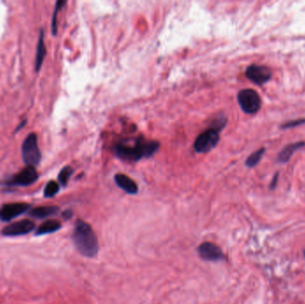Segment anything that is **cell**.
Listing matches in <instances>:
<instances>
[{
  "mask_svg": "<svg viewBox=\"0 0 305 304\" xmlns=\"http://www.w3.org/2000/svg\"><path fill=\"white\" fill-rule=\"evenodd\" d=\"M160 144L156 141H148L139 138L132 142H122L115 145L114 151L121 159L129 162H138L142 158H147L158 151Z\"/></svg>",
  "mask_w": 305,
  "mask_h": 304,
  "instance_id": "obj_1",
  "label": "cell"
},
{
  "mask_svg": "<svg viewBox=\"0 0 305 304\" xmlns=\"http://www.w3.org/2000/svg\"><path fill=\"white\" fill-rule=\"evenodd\" d=\"M72 239L75 246L88 258L95 257L98 252V241L91 226L82 219L75 223Z\"/></svg>",
  "mask_w": 305,
  "mask_h": 304,
  "instance_id": "obj_2",
  "label": "cell"
},
{
  "mask_svg": "<svg viewBox=\"0 0 305 304\" xmlns=\"http://www.w3.org/2000/svg\"><path fill=\"white\" fill-rule=\"evenodd\" d=\"M21 156L27 166L35 167L41 160V154L38 145V138L34 133L29 135L21 145Z\"/></svg>",
  "mask_w": 305,
  "mask_h": 304,
  "instance_id": "obj_3",
  "label": "cell"
},
{
  "mask_svg": "<svg viewBox=\"0 0 305 304\" xmlns=\"http://www.w3.org/2000/svg\"><path fill=\"white\" fill-rule=\"evenodd\" d=\"M238 104L245 113L253 114L257 113L262 106L259 94L253 89H244L238 93Z\"/></svg>",
  "mask_w": 305,
  "mask_h": 304,
  "instance_id": "obj_4",
  "label": "cell"
},
{
  "mask_svg": "<svg viewBox=\"0 0 305 304\" xmlns=\"http://www.w3.org/2000/svg\"><path fill=\"white\" fill-rule=\"evenodd\" d=\"M220 141L219 131L209 129L199 135L194 143V149L198 154H205L213 150Z\"/></svg>",
  "mask_w": 305,
  "mask_h": 304,
  "instance_id": "obj_5",
  "label": "cell"
},
{
  "mask_svg": "<svg viewBox=\"0 0 305 304\" xmlns=\"http://www.w3.org/2000/svg\"><path fill=\"white\" fill-rule=\"evenodd\" d=\"M245 75L253 83L258 85H263L265 82L270 81L272 73L270 69L266 66L252 64L247 68V70L245 71Z\"/></svg>",
  "mask_w": 305,
  "mask_h": 304,
  "instance_id": "obj_6",
  "label": "cell"
},
{
  "mask_svg": "<svg viewBox=\"0 0 305 304\" xmlns=\"http://www.w3.org/2000/svg\"><path fill=\"white\" fill-rule=\"evenodd\" d=\"M198 254L201 259L207 262H219L224 259L221 249L210 242H205L199 245Z\"/></svg>",
  "mask_w": 305,
  "mask_h": 304,
  "instance_id": "obj_7",
  "label": "cell"
},
{
  "mask_svg": "<svg viewBox=\"0 0 305 304\" xmlns=\"http://www.w3.org/2000/svg\"><path fill=\"white\" fill-rule=\"evenodd\" d=\"M29 208L30 205L24 202H14L3 205L0 208V219L2 221H10L27 212Z\"/></svg>",
  "mask_w": 305,
  "mask_h": 304,
  "instance_id": "obj_8",
  "label": "cell"
},
{
  "mask_svg": "<svg viewBox=\"0 0 305 304\" xmlns=\"http://www.w3.org/2000/svg\"><path fill=\"white\" fill-rule=\"evenodd\" d=\"M35 224L30 219H22L11 224L4 229L2 233L7 237H17L26 235L34 230Z\"/></svg>",
  "mask_w": 305,
  "mask_h": 304,
  "instance_id": "obj_9",
  "label": "cell"
},
{
  "mask_svg": "<svg viewBox=\"0 0 305 304\" xmlns=\"http://www.w3.org/2000/svg\"><path fill=\"white\" fill-rule=\"evenodd\" d=\"M38 178H39V175L36 171L35 167L27 166L12 179L10 184L14 185V186L26 187V186L33 184L37 181Z\"/></svg>",
  "mask_w": 305,
  "mask_h": 304,
  "instance_id": "obj_10",
  "label": "cell"
},
{
  "mask_svg": "<svg viewBox=\"0 0 305 304\" xmlns=\"http://www.w3.org/2000/svg\"><path fill=\"white\" fill-rule=\"evenodd\" d=\"M114 181L119 188L128 194L135 195L139 191L138 185L136 184L135 181L124 174H116L114 176Z\"/></svg>",
  "mask_w": 305,
  "mask_h": 304,
  "instance_id": "obj_11",
  "label": "cell"
},
{
  "mask_svg": "<svg viewBox=\"0 0 305 304\" xmlns=\"http://www.w3.org/2000/svg\"><path fill=\"white\" fill-rule=\"evenodd\" d=\"M46 49L44 42V33L43 31H40L39 33V42L37 45V52H36L35 68L37 72L39 71L40 68L42 66L43 62L46 57Z\"/></svg>",
  "mask_w": 305,
  "mask_h": 304,
  "instance_id": "obj_12",
  "label": "cell"
},
{
  "mask_svg": "<svg viewBox=\"0 0 305 304\" xmlns=\"http://www.w3.org/2000/svg\"><path fill=\"white\" fill-rule=\"evenodd\" d=\"M59 211L57 206H39L33 209L30 212V214L37 219H45L50 216L55 215Z\"/></svg>",
  "mask_w": 305,
  "mask_h": 304,
  "instance_id": "obj_13",
  "label": "cell"
},
{
  "mask_svg": "<svg viewBox=\"0 0 305 304\" xmlns=\"http://www.w3.org/2000/svg\"><path fill=\"white\" fill-rule=\"evenodd\" d=\"M61 229V223L56 219H49L42 223L39 229L37 230L36 235L37 236H41V235H46V234L54 233L57 230Z\"/></svg>",
  "mask_w": 305,
  "mask_h": 304,
  "instance_id": "obj_14",
  "label": "cell"
},
{
  "mask_svg": "<svg viewBox=\"0 0 305 304\" xmlns=\"http://www.w3.org/2000/svg\"><path fill=\"white\" fill-rule=\"evenodd\" d=\"M304 145L303 142H298V143H295V144H291L288 145L287 147L283 149V151H281V154L278 155V161L285 163L288 162V160L291 158L293 154L298 150L300 147H302Z\"/></svg>",
  "mask_w": 305,
  "mask_h": 304,
  "instance_id": "obj_15",
  "label": "cell"
},
{
  "mask_svg": "<svg viewBox=\"0 0 305 304\" xmlns=\"http://www.w3.org/2000/svg\"><path fill=\"white\" fill-rule=\"evenodd\" d=\"M59 188V185L56 181H49L44 189V195L46 197H53L58 193Z\"/></svg>",
  "mask_w": 305,
  "mask_h": 304,
  "instance_id": "obj_16",
  "label": "cell"
},
{
  "mask_svg": "<svg viewBox=\"0 0 305 304\" xmlns=\"http://www.w3.org/2000/svg\"><path fill=\"white\" fill-rule=\"evenodd\" d=\"M263 153H264V148L260 149L258 151L253 153L252 155L249 156L245 164L247 167H255L257 165V163H259L260 160L262 159V156H263Z\"/></svg>",
  "mask_w": 305,
  "mask_h": 304,
  "instance_id": "obj_17",
  "label": "cell"
},
{
  "mask_svg": "<svg viewBox=\"0 0 305 304\" xmlns=\"http://www.w3.org/2000/svg\"><path fill=\"white\" fill-rule=\"evenodd\" d=\"M72 172H73V170L69 166L64 167V169L61 170L60 173L58 175V181L62 186L65 187L67 185L69 179L71 178Z\"/></svg>",
  "mask_w": 305,
  "mask_h": 304,
  "instance_id": "obj_18",
  "label": "cell"
},
{
  "mask_svg": "<svg viewBox=\"0 0 305 304\" xmlns=\"http://www.w3.org/2000/svg\"><path fill=\"white\" fill-rule=\"evenodd\" d=\"M65 4H66L65 1H57V4H56V8H55V12H54L53 20H52V32H53L54 35H56L57 32V13H58V11L62 9V7H64Z\"/></svg>",
  "mask_w": 305,
  "mask_h": 304,
  "instance_id": "obj_19",
  "label": "cell"
},
{
  "mask_svg": "<svg viewBox=\"0 0 305 304\" xmlns=\"http://www.w3.org/2000/svg\"><path fill=\"white\" fill-rule=\"evenodd\" d=\"M64 216L66 219H70L71 216H72V212L71 211H67V212H64Z\"/></svg>",
  "mask_w": 305,
  "mask_h": 304,
  "instance_id": "obj_20",
  "label": "cell"
}]
</instances>
